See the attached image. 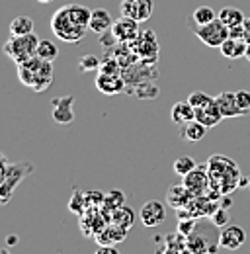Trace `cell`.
Masks as SVG:
<instances>
[{"label":"cell","mask_w":250,"mask_h":254,"mask_svg":"<svg viewBox=\"0 0 250 254\" xmlns=\"http://www.w3.org/2000/svg\"><path fill=\"white\" fill-rule=\"evenodd\" d=\"M92 10L82 4H66L51 16V32L61 41L78 43L90 30Z\"/></svg>","instance_id":"cell-1"},{"label":"cell","mask_w":250,"mask_h":254,"mask_svg":"<svg viewBox=\"0 0 250 254\" xmlns=\"http://www.w3.org/2000/svg\"><path fill=\"white\" fill-rule=\"evenodd\" d=\"M53 64L39 59L37 55L18 64V78L24 86L35 92H43L53 84Z\"/></svg>","instance_id":"cell-2"},{"label":"cell","mask_w":250,"mask_h":254,"mask_svg":"<svg viewBox=\"0 0 250 254\" xmlns=\"http://www.w3.org/2000/svg\"><path fill=\"white\" fill-rule=\"evenodd\" d=\"M39 41H41V39H39L35 33H28V35H10V39L4 43L2 51H4L14 63L20 64L37 55V45H39Z\"/></svg>","instance_id":"cell-3"},{"label":"cell","mask_w":250,"mask_h":254,"mask_svg":"<svg viewBox=\"0 0 250 254\" xmlns=\"http://www.w3.org/2000/svg\"><path fill=\"white\" fill-rule=\"evenodd\" d=\"M189 28H191V32L199 37V41L205 43L207 47H221L229 39V28L219 18H215L209 24H203V26L189 24Z\"/></svg>","instance_id":"cell-4"},{"label":"cell","mask_w":250,"mask_h":254,"mask_svg":"<svg viewBox=\"0 0 250 254\" xmlns=\"http://www.w3.org/2000/svg\"><path fill=\"white\" fill-rule=\"evenodd\" d=\"M131 49L135 51V55L139 57V61H147V63H156L158 61V41L153 30H143L139 33V37L135 41L129 43Z\"/></svg>","instance_id":"cell-5"},{"label":"cell","mask_w":250,"mask_h":254,"mask_svg":"<svg viewBox=\"0 0 250 254\" xmlns=\"http://www.w3.org/2000/svg\"><path fill=\"white\" fill-rule=\"evenodd\" d=\"M153 10H155V2L153 0H122V4H120L122 16L133 18L139 24L147 22L153 16Z\"/></svg>","instance_id":"cell-6"},{"label":"cell","mask_w":250,"mask_h":254,"mask_svg":"<svg viewBox=\"0 0 250 254\" xmlns=\"http://www.w3.org/2000/svg\"><path fill=\"white\" fill-rule=\"evenodd\" d=\"M207 164H201V166H195L189 174L184 176V186L191 191L193 195H203L207 193L211 182H209V176H207Z\"/></svg>","instance_id":"cell-7"},{"label":"cell","mask_w":250,"mask_h":254,"mask_svg":"<svg viewBox=\"0 0 250 254\" xmlns=\"http://www.w3.org/2000/svg\"><path fill=\"white\" fill-rule=\"evenodd\" d=\"M112 33L116 35V39L120 43H131V41H135L139 37L141 28H139V22L137 20L127 18V16H120L118 20H114Z\"/></svg>","instance_id":"cell-8"},{"label":"cell","mask_w":250,"mask_h":254,"mask_svg":"<svg viewBox=\"0 0 250 254\" xmlns=\"http://www.w3.org/2000/svg\"><path fill=\"white\" fill-rule=\"evenodd\" d=\"M247 243V233L239 225H225L219 233V247L227 251H239Z\"/></svg>","instance_id":"cell-9"},{"label":"cell","mask_w":250,"mask_h":254,"mask_svg":"<svg viewBox=\"0 0 250 254\" xmlns=\"http://www.w3.org/2000/svg\"><path fill=\"white\" fill-rule=\"evenodd\" d=\"M139 217H141V223L145 227H158L160 223H164V219H166V207H164V203H160L156 199H151V201H147L141 207Z\"/></svg>","instance_id":"cell-10"},{"label":"cell","mask_w":250,"mask_h":254,"mask_svg":"<svg viewBox=\"0 0 250 254\" xmlns=\"http://www.w3.org/2000/svg\"><path fill=\"white\" fill-rule=\"evenodd\" d=\"M96 88L102 92V94L114 96L124 92L125 88V80L122 74H106V72H98L96 76Z\"/></svg>","instance_id":"cell-11"},{"label":"cell","mask_w":250,"mask_h":254,"mask_svg":"<svg viewBox=\"0 0 250 254\" xmlns=\"http://www.w3.org/2000/svg\"><path fill=\"white\" fill-rule=\"evenodd\" d=\"M195 120H197L199 124H203L207 129L219 126V124L225 120L223 114H221V110H219L217 102H215V98H213L211 102H207L205 106L195 108Z\"/></svg>","instance_id":"cell-12"},{"label":"cell","mask_w":250,"mask_h":254,"mask_svg":"<svg viewBox=\"0 0 250 254\" xmlns=\"http://www.w3.org/2000/svg\"><path fill=\"white\" fill-rule=\"evenodd\" d=\"M53 120L61 126H66L74 120V112H72V96H62V98H53Z\"/></svg>","instance_id":"cell-13"},{"label":"cell","mask_w":250,"mask_h":254,"mask_svg":"<svg viewBox=\"0 0 250 254\" xmlns=\"http://www.w3.org/2000/svg\"><path fill=\"white\" fill-rule=\"evenodd\" d=\"M193 197L195 195L184 186V182L182 184H176V186H170L168 191H166V203L172 209H184V207H188L191 203Z\"/></svg>","instance_id":"cell-14"},{"label":"cell","mask_w":250,"mask_h":254,"mask_svg":"<svg viewBox=\"0 0 250 254\" xmlns=\"http://www.w3.org/2000/svg\"><path fill=\"white\" fill-rule=\"evenodd\" d=\"M215 102H217L223 118H239V116L247 114L237 102V92H221L219 96H215Z\"/></svg>","instance_id":"cell-15"},{"label":"cell","mask_w":250,"mask_h":254,"mask_svg":"<svg viewBox=\"0 0 250 254\" xmlns=\"http://www.w3.org/2000/svg\"><path fill=\"white\" fill-rule=\"evenodd\" d=\"M125 237H127V231H125L124 227H120V225H116V223H110V225H106V229H104L100 235H96V241H98L100 245L116 247L118 243L124 241Z\"/></svg>","instance_id":"cell-16"},{"label":"cell","mask_w":250,"mask_h":254,"mask_svg":"<svg viewBox=\"0 0 250 254\" xmlns=\"http://www.w3.org/2000/svg\"><path fill=\"white\" fill-rule=\"evenodd\" d=\"M114 26V18L108 10L104 8H94L92 16H90V32L94 33H104L110 32Z\"/></svg>","instance_id":"cell-17"},{"label":"cell","mask_w":250,"mask_h":254,"mask_svg":"<svg viewBox=\"0 0 250 254\" xmlns=\"http://www.w3.org/2000/svg\"><path fill=\"white\" fill-rule=\"evenodd\" d=\"M170 118L174 124L178 126H184V124H189L195 120V108L189 104V102H176L170 110Z\"/></svg>","instance_id":"cell-18"},{"label":"cell","mask_w":250,"mask_h":254,"mask_svg":"<svg viewBox=\"0 0 250 254\" xmlns=\"http://www.w3.org/2000/svg\"><path fill=\"white\" fill-rule=\"evenodd\" d=\"M247 39H235V37H229L219 49L223 53V57L227 59H239V57H245L247 55Z\"/></svg>","instance_id":"cell-19"},{"label":"cell","mask_w":250,"mask_h":254,"mask_svg":"<svg viewBox=\"0 0 250 254\" xmlns=\"http://www.w3.org/2000/svg\"><path fill=\"white\" fill-rule=\"evenodd\" d=\"M217 18L227 26V28L241 26V24H245V20H247L245 14H243L239 8H235V6H225V8H221V12H219Z\"/></svg>","instance_id":"cell-20"},{"label":"cell","mask_w":250,"mask_h":254,"mask_svg":"<svg viewBox=\"0 0 250 254\" xmlns=\"http://www.w3.org/2000/svg\"><path fill=\"white\" fill-rule=\"evenodd\" d=\"M205 133H207V127L203 126V124H199L197 120H193L189 124H184V127H182V137L186 141H191V143L201 141L205 137Z\"/></svg>","instance_id":"cell-21"},{"label":"cell","mask_w":250,"mask_h":254,"mask_svg":"<svg viewBox=\"0 0 250 254\" xmlns=\"http://www.w3.org/2000/svg\"><path fill=\"white\" fill-rule=\"evenodd\" d=\"M125 205V193L120 190H112L110 193H106L104 195V203H102V209L104 211H108L110 215L116 211V209H120V207H124Z\"/></svg>","instance_id":"cell-22"},{"label":"cell","mask_w":250,"mask_h":254,"mask_svg":"<svg viewBox=\"0 0 250 254\" xmlns=\"http://www.w3.org/2000/svg\"><path fill=\"white\" fill-rule=\"evenodd\" d=\"M112 223H116V225L124 227L125 231H129L133 227V223H135V211L131 207L124 205V207H120V209H116L112 213Z\"/></svg>","instance_id":"cell-23"},{"label":"cell","mask_w":250,"mask_h":254,"mask_svg":"<svg viewBox=\"0 0 250 254\" xmlns=\"http://www.w3.org/2000/svg\"><path fill=\"white\" fill-rule=\"evenodd\" d=\"M33 33V20L30 16H16L10 22V35H28Z\"/></svg>","instance_id":"cell-24"},{"label":"cell","mask_w":250,"mask_h":254,"mask_svg":"<svg viewBox=\"0 0 250 254\" xmlns=\"http://www.w3.org/2000/svg\"><path fill=\"white\" fill-rule=\"evenodd\" d=\"M37 57L43 59V61L53 63V61L59 57V47H57L51 39H41L39 45H37Z\"/></svg>","instance_id":"cell-25"},{"label":"cell","mask_w":250,"mask_h":254,"mask_svg":"<svg viewBox=\"0 0 250 254\" xmlns=\"http://www.w3.org/2000/svg\"><path fill=\"white\" fill-rule=\"evenodd\" d=\"M215 18H217V14H215V10H213L211 6H197V8L193 10V14H191L189 24L193 22L195 26H203V24L213 22Z\"/></svg>","instance_id":"cell-26"},{"label":"cell","mask_w":250,"mask_h":254,"mask_svg":"<svg viewBox=\"0 0 250 254\" xmlns=\"http://www.w3.org/2000/svg\"><path fill=\"white\" fill-rule=\"evenodd\" d=\"M195 166H197V162L191 159V157H188V155H184V157H178V159L174 160V164H172L174 172H176V174H180V176H186V174H189V172H191Z\"/></svg>","instance_id":"cell-27"},{"label":"cell","mask_w":250,"mask_h":254,"mask_svg":"<svg viewBox=\"0 0 250 254\" xmlns=\"http://www.w3.org/2000/svg\"><path fill=\"white\" fill-rule=\"evenodd\" d=\"M131 94H137L139 98L151 100V98H156V96H158V86H155L153 82H143V84L135 86V88L131 90Z\"/></svg>","instance_id":"cell-28"},{"label":"cell","mask_w":250,"mask_h":254,"mask_svg":"<svg viewBox=\"0 0 250 254\" xmlns=\"http://www.w3.org/2000/svg\"><path fill=\"white\" fill-rule=\"evenodd\" d=\"M100 64H102V61H100L98 57H94V55H84V57L78 61V68H80V72H90V70H100Z\"/></svg>","instance_id":"cell-29"},{"label":"cell","mask_w":250,"mask_h":254,"mask_svg":"<svg viewBox=\"0 0 250 254\" xmlns=\"http://www.w3.org/2000/svg\"><path fill=\"white\" fill-rule=\"evenodd\" d=\"M213 100V96H207L205 92H191V94L188 96V102L193 106V108H201V106H205L207 102H211Z\"/></svg>","instance_id":"cell-30"},{"label":"cell","mask_w":250,"mask_h":254,"mask_svg":"<svg viewBox=\"0 0 250 254\" xmlns=\"http://www.w3.org/2000/svg\"><path fill=\"white\" fill-rule=\"evenodd\" d=\"M100 43H102V47H104V49H112V47H114V45H118L120 41L116 39V35H114L112 30H110V32L100 33Z\"/></svg>","instance_id":"cell-31"},{"label":"cell","mask_w":250,"mask_h":254,"mask_svg":"<svg viewBox=\"0 0 250 254\" xmlns=\"http://www.w3.org/2000/svg\"><path fill=\"white\" fill-rule=\"evenodd\" d=\"M211 221L215 227H225L227 223H229V213H227V209L223 207V209H217L213 215H211Z\"/></svg>","instance_id":"cell-32"},{"label":"cell","mask_w":250,"mask_h":254,"mask_svg":"<svg viewBox=\"0 0 250 254\" xmlns=\"http://www.w3.org/2000/svg\"><path fill=\"white\" fill-rule=\"evenodd\" d=\"M193 227H195V219L188 217V219H180L178 231H180V235H184V237H189V235L193 233Z\"/></svg>","instance_id":"cell-33"},{"label":"cell","mask_w":250,"mask_h":254,"mask_svg":"<svg viewBox=\"0 0 250 254\" xmlns=\"http://www.w3.org/2000/svg\"><path fill=\"white\" fill-rule=\"evenodd\" d=\"M237 102H239V106L249 114V110H250V92L249 90H239V92H237Z\"/></svg>","instance_id":"cell-34"},{"label":"cell","mask_w":250,"mask_h":254,"mask_svg":"<svg viewBox=\"0 0 250 254\" xmlns=\"http://www.w3.org/2000/svg\"><path fill=\"white\" fill-rule=\"evenodd\" d=\"M229 37H235V39H245V24L229 28Z\"/></svg>","instance_id":"cell-35"},{"label":"cell","mask_w":250,"mask_h":254,"mask_svg":"<svg viewBox=\"0 0 250 254\" xmlns=\"http://www.w3.org/2000/svg\"><path fill=\"white\" fill-rule=\"evenodd\" d=\"M94 254H120V251L116 247H110V245H100V249Z\"/></svg>","instance_id":"cell-36"},{"label":"cell","mask_w":250,"mask_h":254,"mask_svg":"<svg viewBox=\"0 0 250 254\" xmlns=\"http://www.w3.org/2000/svg\"><path fill=\"white\" fill-rule=\"evenodd\" d=\"M245 39H247V43H250V18L245 20Z\"/></svg>","instance_id":"cell-37"},{"label":"cell","mask_w":250,"mask_h":254,"mask_svg":"<svg viewBox=\"0 0 250 254\" xmlns=\"http://www.w3.org/2000/svg\"><path fill=\"white\" fill-rule=\"evenodd\" d=\"M8 245H10V247H14V245H18V237H14V235H10V237H8Z\"/></svg>","instance_id":"cell-38"},{"label":"cell","mask_w":250,"mask_h":254,"mask_svg":"<svg viewBox=\"0 0 250 254\" xmlns=\"http://www.w3.org/2000/svg\"><path fill=\"white\" fill-rule=\"evenodd\" d=\"M245 57H247V59L250 61V43H249V47H247V55H245Z\"/></svg>","instance_id":"cell-39"},{"label":"cell","mask_w":250,"mask_h":254,"mask_svg":"<svg viewBox=\"0 0 250 254\" xmlns=\"http://www.w3.org/2000/svg\"><path fill=\"white\" fill-rule=\"evenodd\" d=\"M37 2H41V4H51L53 0H37Z\"/></svg>","instance_id":"cell-40"},{"label":"cell","mask_w":250,"mask_h":254,"mask_svg":"<svg viewBox=\"0 0 250 254\" xmlns=\"http://www.w3.org/2000/svg\"><path fill=\"white\" fill-rule=\"evenodd\" d=\"M0 254H10V253H8L6 249H0Z\"/></svg>","instance_id":"cell-41"}]
</instances>
